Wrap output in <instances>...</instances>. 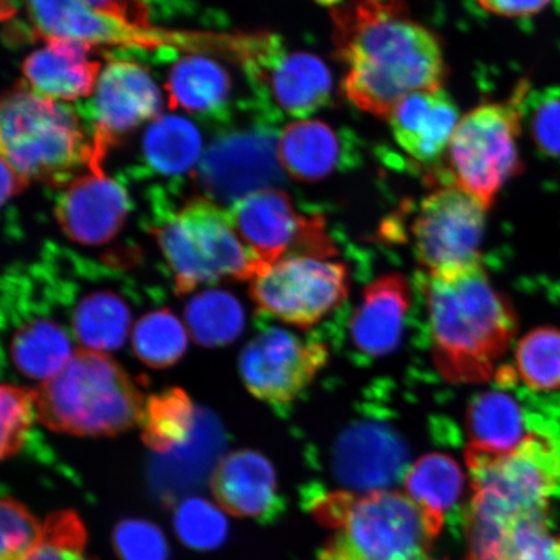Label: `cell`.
Segmentation results:
<instances>
[{"instance_id": "obj_1", "label": "cell", "mask_w": 560, "mask_h": 560, "mask_svg": "<svg viewBox=\"0 0 560 560\" xmlns=\"http://www.w3.org/2000/svg\"><path fill=\"white\" fill-rule=\"evenodd\" d=\"M336 54L347 67L342 89L357 108L388 120L418 91L443 89L445 60L436 34L397 2L332 4Z\"/></svg>"}, {"instance_id": "obj_2", "label": "cell", "mask_w": 560, "mask_h": 560, "mask_svg": "<svg viewBox=\"0 0 560 560\" xmlns=\"http://www.w3.org/2000/svg\"><path fill=\"white\" fill-rule=\"evenodd\" d=\"M433 362L444 380L482 383L499 374L517 330L510 301L478 264L450 275H425L422 284Z\"/></svg>"}, {"instance_id": "obj_3", "label": "cell", "mask_w": 560, "mask_h": 560, "mask_svg": "<svg viewBox=\"0 0 560 560\" xmlns=\"http://www.w3.org/2000/svg\"><path fill=\"white\" fill-rule=\"evenodd\" d=\"M145 402L120 363L81 348L37 388V419L68 435L116 436L142 423Z\"/></svg>"}, {"instance_id": "obj_4", "label": "cell", "mask_w": 560, "mask_h": 560, "mask_svg": "<svg viewBox=\"0 0 560 560\" xmlns=\"http://www.w3.org/2000/svg\"><path fill=\"white\" fill-rule=\"evenodd\" d=\"M313 513L336 529L318 560H417L436 538L422 511L398 490L326 497Z\"/></svg>"}, {"instance_id": "obj_5", "label": "cell", "mask_w": 560, "mask_h": 560, "mask_svg": "<svg viewBox=\"0 0 560 560\" xmlns=\"http://www.w3.org/2000/svg\"><path fill=\"white\" fill-rule=\"evenodd\" d=\"M0 151L27 184H69L73 171L93 160V143L68 105L42 96L25 81L3 96Z\"/></svg>"}, {"instance_id": "obj_6", "label": "cell", "mask_w": 560, "mask_h": 560, "mask_svg": "<svg viewBox=\"0 0 560 560\" xmlns=\"http://www.w3.org/2000/svg\"><path fill=\"white\" fill-rule=\"evenodd\" d=\"M178 295L223 278L254 280L266 268L245 247L229 210L207 198L188 201L153 229Z\"/></svg>"}, {"instance_id": "obj_7", "label": "cell", "mask_w": 560, "mask_h": 560, "mask_svg": "<svg viewBox=\"0 0 560 560\" xmlns=\"http://www.w3.org/2000/svg\"><path fill=\"white\" fill-rule=\"evenodd\" d=\"M529 83L521 82L505 103L481 104L460 118L447 160L455 186L487 209L497 194L523 170L517 151Z\"/></svg>"}, {"instance_id": "obj_8", "label": "cell", "mask_w": 560, "mask_h": 560, "mask_svg": "<svg viewBox=\"0 0 560 560\" xmlns=\"http://www.w3.org/2000/svg\"><path fill=\"white\" fill-rule=\"evenodd\" d=\"M472 492L525 522L548 521L550 500L560 486V451L549 436L532 431L515 451L488 457L466 453Z\"/></svg>"}, {"instance_id": "obj_9", "label": "cell", "mask_w": 560, "mask_h": 560, "mask_svg": "<svg viewBox=\"0 0 560 560\" xmlns=\"http://www.w3.org/2000/svg\"><path fill=\"white\" fill-rule=\"evenodd\" d=\"M349 271L345 264L290 255L252 280L249 295L258 311L292 326L312 327L345 303Z\"/></svg>"}, {"instance_id": "obj_10", "label": "cell", "mask_w": 560, "mask_h": 560, "mask_svg": "<svg viewBox=\"0 0 560 560\" xmlns=\"http://www.w3.org/2000/svg\"><path fill=\"white\" fill-rule=\"evenodd\" d=\"M228 210L237 236L266 268L290 255L328 260L336 255L322 217L299 213L277 187L245 196Z\"/></svg>"}, {"instance_id": "obj_11", "label": "cell", "mask_w": 560, "mask_h": 560, "mask_svg": "<svg viewBox=\"0 0 560 560\" xmlns=\"http://www.w3.org/2000/svg\"><path fill=\"white\" fill-rule=\"evenodd\" d=\"M487 212L455 185L441 187L420 202L411 234L425 275H450L482 264Z\"/></svg>"}, {"instance_id": "obj_12", "label": "cell", "mask_w": 560, "mask_h": 560, "mask_svg": "<svg viewBox=\"0 0 560 560\" xmlns=\"http://www.w3.org/2000/svg\"><path fill=\"white\" fill-rule=\"evenodd\" d=\"M240 54L252 81L280 115L306 120L330 102L332 77L317 55L289 51L277 35L240 39Z\"/></svg>"}, {"instance_id": "obj_13", "label": "cell", "mask_w": 560, "mask_h": 560, "mask_svg": "<svg viewBox=\"0 0 560 560\" xmlns=\"http://www.w3.org/2000/svg\"><path fill=\"white\" fill-rule=\"evenodd\" d=\"M324 342L301 339L280 327L257 334L240 360L245 387L258 400L283 408L295 402L328 361Z\"/></svg>"}, {"instance_id": "obj_14", "label": "cell", "mask_w": 560, "mask_h": 560, "mask_svg": "<svg viewBox=\"0 0 560 560\" xmlns=\"http://www.w3.org/2000/svg\"><path fill=\"white\" fill-rule=\"evenodd\" d=\"M278 139L269 130L237 131L210 144L198 171L207 199L230 208L245 196L276 187L284 175Z\"/></svg>"}, {"instance_id": "obj_15", "label": "cell", "mask_w": 560, "mask_h": 560, "mask_svg": "<svg viewBox=\"0 0 560 560\" xmlns=\"http://www.w3.org/2000/svg\"><path fill=\"white\" fill-rule=\"evenodd\" d=\"M161 108L163 97L142 66L128 60L109 61L88 105L94 130L89 167H103L104 158L117 140L140 124L156 120Z\"/></svg>"}, {"instance_id": "obj_16", "label": "cell", "mask_w": 560, "mask_h": 560, "mask_svg": "<svg viewBox=\"0 0 560 560\" xmlns=\"http://www.w3.org/2000/svg\"><path fill=\"white\" fill-rule=\"evenodd\" d=\"M3 304L9 306L3 314H9L13 327L10 340L13 365L31 380H51L74 354L72 332L46 312L45 301L35 304L18 284L10 287L9 299Z\"/></svg>"}, {"instance_id": "obj_17", "label": "cell", "mask_w": 560, "mask_h": 560, "mask_svg": "<svg viewBox=\"0 0 560 560\" xmlns=\"http://www.w3.org/2000/svg\"><path fill=\"white\" fill-rule=\"evenodd\" d=\"M128 212V194L103 167H89L70 180L54 210L66 235L86 245L109 242L120 231Z\"/></svg>"}, {"instance_id": "obj_18", "label": "cell", "mask_w": 560, "mask_h": 560, "mask_svg": "<svg viewBox=\"0 0 560 560\" xmlns=\"http://www.w3.org/2000/svg\"><path fill=\"white\" fill-rule=\"evenodd\" d=\"M210 489L226 513L269 523L282 510L275 467L262 454L243 450L230 453L214 467Z\"/></svg>"}, {"instance_id": "obj_19", "label": "cell", "mask_w": 560, "mask_h": 560, "mask_svg": "<svg viewBox=\"0 0 560 560\" xmlns=\"http://www.w3.org/2000/svg\"><path fill=\"white\" fill-rule=\"evenodd\" d=\"M33 33L38 39H72L90 46L104 44H131L143 47L158 46L160 39L151 30L132 26L96 11L85 2H30L26 3Z\"/></svg>"}, {"instance_id": "obj_20", "label": "cell", "mask_w": 560, "mask_h": 560, "mask_svg": "<svg viewBox=\"0 0 560 560\" xmlns=\"http://www.w3.org/2000/svg\"><path fill=\"white\" fill-rule=\"evenodd\" d=\"M398 145L419 163H435L450 149L460 121L445 90L418 91L396 104L387 120Z\"/></svg>"}, {"instance_id": "obj_21", "label": "cell", "mask_w": 560, "mask_h": 560, "mask_svg": "<svg viewBox=\"0 0 560 560\" xmlns=\"http://www.w3.org/2000/svg\"><path fill=\"white\" fill-rule=\"evenodd\" d=\"M93 46L52 38L23 62L26 85L52 101H79L94 93L101 62L90 60Z\"/></svg>"}, {"instance_id": "obj_22", "label": "cell", "mask_w": 560, "mask_h": 560, "mask_svg": "<svg viewBox=\"0 0 560 560\" xmlns=\"http://www.w3.org/2000/svg\"><path fill=\"white\" fill-rule=\"evenodd\" d=\"M411 303L409 280L388 275L369 284L350 319V336L362 353L382 357L400 345Z\"/></svg>"}, {"instance_id": "obj_23", "label": "cell", "mask_w": 560, "mask_h": 560, "mask_svg": "<svg viewBox=\"0 0 560 560\" xmlns=\"http://www.w3.org/2000/svg\"><path fill=\"white\" fill-rule=\"evenodd\" d=\"M346 143L332 126L319 120H298L280 132L278 158L284 174L300 182L330 177L346 163Z\"/></svg>"}, {"instance_id": "obj_24", "label": "cell", "mask_w": 560, "mask_h": 560, "mask_svg": "<svg viewBox=\"0 0 560 560\" xmlns=\"http://www.w3.org/2000/svg\"><path fill=\"white\" fill-rule=\"evenodd\" d=\"M60 303L67 304L69 301ZM72 305L70 332L82 349L104 353L124 346L132 322V310L125 291L97 287L81 298L73 296Z\"/></svg>"}, {"instance_id": "obj_25", "label": "cell", "mask_w": 560, "mask_h": 560, "mask_svg": "<svg viewBox=\"0 0 560 560\" xmlns=\"http://www.w3.org/2000/svg\"><path fill=\"white\" fill-rule=\"evenodd\" d=\"M466 453L500 457L516 450L532 432L521 404L509 394L490 390L474 398L467 410Z\"/></svg>"}, {"instance_id": "obj_26", "label": "cell", "mask_w": 560, "mask_h": 560, "mask_svg": "<svg viewBox=\"0 0 560 560\" xmlns=\"http://www.w3.org/2000/svg\"><path fill=\"white\" fill-rule=\"evenodd\" d=\"M404 487L436 537L444 528L447 511L457 505L464 492L465 474L450 455L429 454L409 468Z\"/></svg>"}, {"instance_id": "obj_27", "label": "cell", "mask_w": 560, "mask_h": 560, "mask_svg": "<svg viewBox=\"0 0 560 560\" xmlns=\"http://www.w3.org/2000/svg\"><path fill=\"white\" fill-rule=\"evenodd\" d=\"M230 88L226 70L202 55H188L175 62L165 83L171 109L201 116L221 114Z\"/></svg>"}, {"instance_id": "obj_28", "label": "cell", "mask_w": 560, "mask_h": 560, "mask_svg": "<svg viewBox=\"0 0 560 560\" xmlns=\"http://www.w3.org/2000/svg\"><path fill=\"white\" fill-rule=\"evenodd\" d=\"M147 164L167 177L190 172L199 163L202 140L196 126L175 115L159 116L143 139Z\"/></svg>"}, {"instance_id": "obj_29", "label": "cell", "mask_w": 560, "mask_h": 560, "mask_svg": "<svg viewBox=\"0 0 560 560\" xmlns=\"http://www.w3.org/2000/svg\"><path fill=\"white\" fill-rule=\"evenodd\" d=\"M198 423L195 406L184 389L171 388L147 398L142 440L158 454H171L190 443Z\"/></svg>"}, {"instance_id": "obj_30", "label": "cell", "mask_w": 560, "mask_h": 560, "mask_svg": "<svg viewBox=\"0 0 560 560\" xmlns=\"http://www.w3.org/2000/svg\"><path fill=\"white\" fill-rule=\"evenodd\" d=\"M185 317L192 339L209 348L231 345L240 338L245 324L240 300L222 290H208L192 298Z\"/></svg>"}, {"instance_id": "obj_31", "label": "cell", "mask_w": 560, "mask_h": 560, "mask_svg": "<svg viewBox=\"0 0 560 560\" xmlns=\"http://www.w3.org/2000/svg\"><path fill=\"white\" fill-rule=\"evenodd\" d=\"M188 345L187 330L170 310L140 317L132 331V349L144 365L166 369L180 360Z\"/></svg>"}, {"instance_id": "obj_32", "label": "cell", "mask_w": 560, "mask_h": 560, "mask_svg": "<svg viewBox=\"0 0 560 560\" xmlns=\"http://www.w3.org/2000/svg\"><path fill=\"white\" fill-rule=\"evenodd\" d=\"M515 369L521 381L530 389H560V331L541 327L517 342Z\"/></svg>"}, {"instance_id": "obj_33", "label": "cell", "mask_w": 560, "mask_h": 560, "mask_svg": "<svg viewBox=\"0 0 560 560\" xmlns=\"http://www.w3.org/2000/svg\"><path fill=\"white\" fill-rule=\"evenodd\" d=\"M175 532L187 548L199 551L219 549L226 541L229 524L212 502L194 497L182 501L174 514Z\"/></svg>"}, {"instance_id": "obj_34", "label": "cell", "mask_w": 560, "mask_h": 560, "mask_svg": "<svg viewBox=\"0 0 560 560\" xmlns=\"http://www.w3.org/2000/svg\"><path fill=\"white\" fill-rule=\"evenodd\" d=\"M2 410L3 459L15 457L23 450L37 417V389L3 384L0 390Z\"/></svg>"}, {"instance_id": "obj_35", "label": "cell", "mask_w": 560, "mask_h": 560, "mask_svg": "<svg viewBox=\"0 0 560 560\" xmlns=\"http://www.w3.org/2000/svg\"><path fill=\"white\" fill-rule=\"evenodd\" d=\"M86 529L72 510L56 511L44 523L40 541L24 560H90L85 558Z\"/></svg>"}, {"instance_id": "obj_36", "label": "cell", "mask_w": 560, "mask_h": 560, "mask_svg": "<svg viewBox=\"0 0 560 560\" xmlns=\"http://www.w3.org/2000/svg\"><path fill=\"white\" fill-rule=\"evenodd\" d=\"M2 545L0 560H24L37 548L44 524L37 521L23 503L12 497H3L0 505Z\"/></svg>"}, {"instance_id": "obj_37", "label": "cell", "mask_w": 560, "mask_h": 560, "mask_svg": "<svg viewBox=\"0 0 560 560\" xmlns=\"http://www.w3.org/2000/svg\"><path fill=\"white\" fill-rule=\"evenodd\" d=\"M114 544L121 560H170V546L163 532L149 521L125 520L118 523Z\"/></svg>"}, {"instance_id": "obj_38", "label": "cell", "mask_w": 560, "mask_h": 560, "mask_svg": "<svg viewBox=\"0 0 560 560\" xmlns=\"http://www.w3.org/2000/svg\"><path fill=\"white\" fill-rule=\"evenodd\" d=\"M530 94V93H529ZM529 129L537 149L544 155L560 159V94L528 95Z\"/></svg>"}, {"instance_id": "obj_39", "label": "cell", "mask_w": 560, "mask_h": 560, "mask_svg": "<svg viewBox=\"0 0 560 560\" xmlns=\"http://www.w3.org/2000/svg\"><path fill=\"white\" fill-rule=\"evenodd\" d=\"M508 560H560V535L549 534V523L517 532Z\"/></svg>"}, {"instance_id": "obj_40", "label": "cell", "mask_w": 560, "mask_h": 560, "mask_svg": "<svg viewBox=\"0 0 560 560\" xmlns=\"http://www.w3.org/2000/svg\"><path fill=\"white\" fill-rule=\"evenodd\" d=\"M551 3L544 2H479L482 11L503 18H530L538 15Z\"/></svg>"}, {"instance_id": "obj_41", "label": "cell", "mask_w": 560, "mask_h": 560, "mask_svg": "<svg viewBox=\"0 0 560 560\" xmlns=\"http://www.w3.org/2000/svg\"><path fill=\"white\" fill-rule=\"evenodd\" d=\"M2 202L4 206L7 200L24 190L27 182L4 160H2Z\"/></svg>"}, {"instance_id": "obj_42", "label": "cell", "mask_w": 560, "mask_h": 560, "mask_svg": "<svg viewBox=\"0 0 560 560\" xmlns=\"http://www.w3.org/2000/svg\"><path fill=\"white\" fill-rule=\"evenodd\" d=\"M417 560H433V559H429V558H420V559H417Z\"/></svg>"}]
</instances>
